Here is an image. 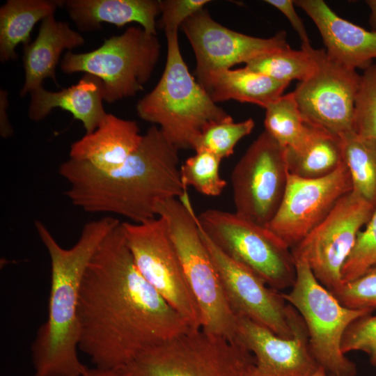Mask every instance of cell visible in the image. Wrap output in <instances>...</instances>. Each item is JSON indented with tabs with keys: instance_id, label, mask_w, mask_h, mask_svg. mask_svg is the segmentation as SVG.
Segmentation results:
<instances>
[{
	"instance_id": "6da1fadb",
	"label": "cell",
	"mask_w": 376,
	"mask_h": 376,
	"mask_svg": "<svg viewBox=\"0 0 376 376\" xmlns=\"http://www.w3.org/2000/svg\"><path fill=\"white\" fill-rule=\"evenodd\" d=\"M78 320L79 350L102 369H123L148 348L193 330L139 272L122 223L86 269Z\"/></svg>"
},
{
	"instance_id": "7a4b0ae2",
	"label": "cell",
	"mask_w": 376,
	"mask_h": 376,
	"mask_svg": "<svg viewBox=\"0 0 376 376\" xmlns=\"http://www.w3.org/2000/svg\"><path fill=\"white\" fill-rule=\"evenodd\" d=\"M178 150L152 125L137 149L120 166L102 171L71 159L58 173L69 184L64 192L71 203L89 213H109L142 224L156 218L157 205L180 198L183 185Z\"/></svg>"
},
{
	"instance_id": "3957f363",
	"label": "cell",
	"mask_w": 376,
	"mask_h": 376,
	"mask_svg": "<svg viewBox=\"0 0 376 376\" xmlns=\"http://www.w3.org/2000/svg\"><path fill=\"white\" fill-rule=\"evenodd\" d=\"M121 222L105 216L87 222L77 242L63 248L47 227L35 221L37 233L51 262L48 314L31 345L32 376H77L88 367L78 357V306L86 269L107 236Z\"/></svg>"
},
{
	"instance_id": "277c9868",
	"label": "cell",
	"mask_w": 376,
	"mask_h": 376,
	"mask_svg": "<svg viewBox=\"0 0 376 376\" xmlns=\"http://www.w3.org/2000/svg\"><path fill=\"white\" fill-rule=\"evenodd\" d=\"M166 65L155 87L136 104L138 116L159 125L178 150H194L203 131L231 116L214 103L190 73L180 52L178 31L165 32Z\"/></svg>"
},
{
	"instance_id": "5b68a950",
	"label": "cell",
	"mask_w": 376,
	"mask_h": 376,
	"mask_svg": "<svg viewBox=\"0 0 376 376\" xmlns=\"http://www.w3.org/2000/svg\"><path fill=\"white\" fill-rule=\"evenodd\" d=\"M156 213L166 221L185 279L201 313V329L237 343V316L228 302L203 242L187 191L180 198L159 203Z\"/></svg>"
},
{
	"instance_id": "8992f818",
	"label": "cell",
	"mask_w": 376,
	"mask_h": 376,
	"mask_svg": "<svg viewBox=\"0 0 376 376\" xmlns=\"http://www.w3.org/2000/svg\"><path fill=\"white\" fill-rule=\"evenodd\" d=\"M253 354L202 329L152 346L123 368L127 376H251Z\"/></svg>"
},
{
	"instance_id": "52a82bcc",
	"label": "cell",
	"mask_w": 376,
	"mask_h": 376,
	"mask_svg": "<svg viewBox=\"0 0 376 376\" xmlns=\"http://www.w3.org/2000/svg\"><path fill=\"white\" fill-rule=\"evenodd\" d=\"M161 53L154 35L130 26L120 35L105 39L97 49L84 53L67 51L61 62L66 74L85 72L99 78L103 100L112 104L134 96L150 80Z\"/></svg>"
},
{
	"instance_id": "ba28073f",
	"label": "cell",
	"mask_w": 376,
	"mask_h": 376,
	"mask_svg": "<svg viewBox=\"0 0 376 376\" xmlns=\"http://www.w3.org/2000/svg\"><path fill=\"white\" fill-rule=\"evenodd\" d=\"M295 261V283L281 295L302 318L313 357L331 375L355 376L357 366L343 352L342 340L352 322L373 311L343 306L317 280L305 260Z\"/></svg>"
},
{
	"instance_id": "9c48e42d",
	"label": "cell",
	"mask_w": 376,
	"mask_h": 376,
	"mask_svg": "<svg viewBox=\"0 0 376 376\" xmlns=\"http://www.w3.org/2000/svg\"><path fill=\"white\" fill-rule=\"evenodd\" d=\"M210 239L228 257L243 265L271 288H291L296 278L291 249L267 226L234 212L207 209L196 215Z\"/></svg>"
},
{
	"instance_id": "30bf717a",
	"label": "cell",
	"mask_w": 376,
	"mask_h": 376,
	"mask_svg": "<svg viewBox=\"0 0 376 376\" xmlns=\"http://www.w3.org/2000/svg\"><path fill=\"white\" fill-rule=\"evenodd\" d=\"M134 262L143 278L188 323L201 329L198 306L188 286L164 219L122 223Z\"/></svg>"
},
{
	"instance_id": "8fae6325",
	"label": "cell",
	"mask_w": 376,
	"mask_h": 376,
	"mask_svg": "<svg viewBox=\"0 0 376 376\" xmlns=\"http://www.w3.org/2000/svg\"><path fill=\"white\" fill-rule=\"evenodd\" d=\"M288 177L286 148L263 131L232 171L235 212L267 226L281 205Z\"/></svg>"
},
{
	"instance_id": "7c38bea8",
	"label": "cell",
	"mask_w": 376,
	"mask_h": 376,
	"mask_svg": "<svg viewBox=\"0 0 376 376\" xmlns=\"http://www.w3.org/2000/svg\"><path fill=\"white\" fill-rule=\"evenodd\" d=\"M375 207L352 191L347 193L324 220L291 249L294 259L305 260L317 280L329 291L338 288L357 236Z\"/></svg>"
},
{
	"instance_id": "4fadbf2b",
	"label": "cell",
	"mask_w": 376,
	"mask_h": 376,
	"mask_svg": "<svg viewBox=\"0 0 376 376\" xmlns=\"http://www.w3.org/2000/svg\"><path fill=\"white\" fill-rule=\"evenodd\" d=\"M301 47L308 49L315 63L313 73L292 91L305 121L340 136L352 132L361 75L331 59L324 49L311 45Z\"/></svg>"
},
{
	"instance_id": "5bb4252c",
	"label": "cell",
	"mask_w": 376,
	"mask_h": 376,
	"mask_svg": "<svg viewBox=\"0 0 376 376\" xmlns=\"http://www.w3.org/2000/svg\"><path fill=\"white\" fill-rule=\"evenodd\" d=\"M352 190L351 177L345 162L320 178L305 179L289 174L281 205L267 227L292 249Z\"/></svg>"
},
{
	"instance_id": "9a60e30c",
	"label": "cell",
	"mask_w": 376,
	"mask_h": 376,
	"mask_svg": "<svg viewBox=\"0 0 376 376\" xmlns=\"http://www.w3.org/2000/svg\"><path fill=\"white\" fill-rule=\"evenodd\" d=\"M198 226L226 297L235 315L247 318L281 338L292 337L290 305L284 300L281 292L271 288L251 271L228 257L198 223Z\"/></svg>"
},
{
	"instance_id": "2e32d148",
	"label": "cell",
	"mask_w": 376,
	"mask_h": 376,
	"mask_svg": "<svg viewBox=\"0 0 376 376\" xmlns=\"http://www.w3.org/2000/svg\"><path fill=\"white\" fill-rule=\"evenodd\" d=\"M181 27L195 54L197 79L212 71L246 64L288 45L284 31L266 38L246 35L218 23L205 8L189 17Z\"/></svg>"
},
{
	"instance_id": "e0dca14e",
	"label": "cell",
	"mask_w": 376,
	"mask_h": 376,
	"mask_svg": "<svg viewBox=\"0 0 376 376\" xmlns=\"http://www.w3.org/2000/svg\"><path fill=\"white\" fill-rule=\"evenodd\" d=\"M290 318L293 335L284 338L247 318L237 315L236 342L255 358L251 376H310L318 369L310 349L305 323L291 305Z\"/></svg>"
},
{
	"instance_id": "ac0fdd59",
	"label": "cell",
	"mask_w": 376,
	"mask_h": 376,
	"mask_svg": "<svg viewBox=\"0 0 376 376\" xmlns=\"http://www.w3.org/2000/svg\"><path fill=\"white\" fill-rule=\"evenodd\" d=\"M295 4L313 20L331 59L354 70H363L373 64L376 32L340 17L323 0H297Z\"/></svg>"
},
{
	"instance_id": "d6986e66",
	"label": "cell",
	"mask_w": 376,
	"mask_h": 376,
	"mask_svg": "<svg viewBox=\"0 0 376 376\" xmlns=\"http://www.w3.org/2000/svg\"><path fill=\"white\" fill-rule=\"evenodd\" d=\"M142 136L135 121L107 113L93 132L71 144L69 157L100 170L113 169L137 149Z\"/></svg>"
},
{
	"instance_id": "ffe728a7",
	"label": "cell",
	"mask_w": 376,
	"mask_h": 376,
	"mask_svg": "<svg viewBox=\"0 0 376 376\" xmlns=\"http://www.w3.org/2000/svg\"><path fill=\"white\" fill-rule=\"evenodd\" d=\"M30 94L28 116L33 121L43 120L52 109L58 108L81 121L86 134H89L107 114L103 107L102 81L91 75L85 74L77 84L61 91H49L41 86Z\"/></svg>"
},
{
	"instance_id": "44dd1931",
	"label": "cell",
	"mask_w": 376,
	"mask_h": 376,
	"mask_svg": "<svg viewBox=\"0 0 376 376\" xmlns=\"http://www.w3.org/2000/svg\"><path fill=\"white\" fill-rule=\"evenodd\" d=\"M83 36L67 22L56 20L54 15L41 21L36 38L24 47V82L21 97L42 86L43 81L51 78L54 82L56 68L64 50L84 45Z\"/></svg>"
},
{
	"instance_id": "7402d4cb",
	"label": "cell",
	"mask_w": 376,
	"mask_h": 376,
	"mask_svg": "<svg viewBox=\"0 0 376 376\" xmlns=\"http://www.w3.org/2000/svg\"><path fill=\"white\" fill-rule=\"evenodd\" d=\"M80 31H94L103 23L118 27L136 22L157 35L156 18L160 15L156 0H63V6Z\"/></svg>"
},
{
	"instance_id": "603a6c76",
	"label": "cell",
	"mask_w": 376,
	"mask_h": 376,
	"mask_svg": "<svg viewBox=\"0 0 376 376\" xmlns=\"http://www.w3.org/2000/svg\"><path fill=\"white\" fill-rule=\"evenodd\" d=\"M197 81L216 104L234 100L264 109L282 96L290 84L245 66L212 71Z\"/></svg>"
},
{
	"instance_id": "cb8c5ba5",
	"label": "cell",
	"mask_w": 376,
	"mask_h": 376,
	"mask_svg": "<svg viewBox=\"0 0 376 376\" xmlns=\"http://www.w3.org/2000/svg\"><path fill=\"white\" fill-rule=\"evenodd\" d=\"M286 162L290 175L305 179L325 177L345 162L342 139L310 125L304 141L296 148H286Z\"/></svg>"
},
{
	"instance_id": "d4e9b609",
	"label": "cell",
	"mask_w": 376,
	"mask_h": 376,
	"mask_svg": "<svg viewBox=\"0 0 376 376\" xmlns=\"http://www.w3.org/2000/svg\"><path fill=\"white\" fill-rule=\"evenodd\" d=\"M61 0H8L0 8V60L7 62L17 58L16 47L30 42L36 24L54 15Z\"/></svg>"
},
{
	"instance_id": "484cf974",
	"label": "cell",
	"mask_w": 376,
	"mask_h": 376,
	"mask_svg": "<svg viewBox=\"0 0 376 376\" xmlns=\"http://www.w3.org/2000/svg\"><path fill=\"white\" fill-rule=\"evenodd\" d=\"M340 137L352 191L376 206V143L353 131Z\"/></svg>"
},
{
	"instance_id": "4316f807",
	"label": "cell",
	"mask_w": 376,
	"mask_h": 376,
	"mask_svg": "<svg viewBox=\"0 0 376 376\" xmlns=\"http://www.w3.org/2000/svg\"><path fill=\"white\" fill-rule=\"evenodd\" d=\"M264 124L265 130L287 149L299 146L310 130L292 92L283 95L265 109Z\"/></svg>"
},
{
	"instance_id": "83f0119b",
	"label": "cell",
	"mask_w": 376,
	"mask_h": 376,
	"mask_svg": "<svg viewBox=\"0 0 376 376\" xmlns=\"http://www.w3.org/2000/svg\"><path fill=\"white\" fill-rule=\"evenodd\" d=\"M245 67L290 84L293 80L300 82L308 78L314 71L315 63L307 49L295 50L288 45L250 61Z\"/></svg>"
},
{
	"instance_id": "f1b7e54d",
	"label": "cell",
	"mask_w": 376,
	"mask_h": 376,
	"mask_svg": "<svg viewBox=\"0 0 376 376\" xmlns=\"http://www.w3.org/2000/svg\"><path fill=\"white\" fill-rule=\"evenodd\" d=\"M221 160L207 150H195V154L180 166V177L185 187H193L205 196H219L226 185V180L219 174Z\"/></svg>"
},
{
	"instance_id": "f546056e",
	"label": "cell",
	"mask_w": 376,
	"mask_h": 376,
	"mask_svg": "<svg viewBox=\"0 0 376 376\" xmlns=\"http://www.w3.org/2000/svg\"><path fill=\"white\" fill-rule=\"evenodd\" d=\"M255 127L252 118L235 123L233 118L209 125L200 135L194 151L207 150L221 159L234 152L237 143L251 133Z\"/></svg>"
},
{
	"instance_id": "4dcf8cb0",
	"label": "cell",
	"mask_w": 376,
	"mask_h": 376,
	"mask_svg": "<svg viewBox=\"0 0 376 376\" xmlns=\"http://www.w3.org/2000/svg\"><path fill=\"white\" fill-rule=\"evenodd\" d=\"M353 131L376 143V63L361 75L354 100Z\"/></svg>"
},
{
	"instance_id": "1f68e13d",
	"label": "cell",
	"mask_w": 376,
	"mask_h": 376,
	"mask_svg": "<svg viewBox=\"0 0 376 376\" xmlns=\"http://www.w3.org/2000/svg\"><path fill=\"white\" fill-rule=\"evenodd\" d=\"M374 265H376V207L367 224L359 232L343 266L342 283L355 279Z\"/></svg>"
},
{
	"instance_id": "d6a6232c",
	"label": "cell",
	"mask_w": 376,
	"mask_h": 376,
	"mask_svg": "<svg viewBox=\"0 0 376 376\" xmlns=\"http://www.w3.org/2000/svg\"><path fill=\"white\" fill-rule=\"evenodd\" d=\"M343 306L359 310L376 309V265L359 277L330 291Z\"/></svg>"
},
{
	"instance_id": "836d02e7",
	"label": "cell",
	"mask_w": 376,
	"mask_h": 376,
	"mask_svg": "<svg viewBox=\"0 0 376 376\" xmlns=\"http://www.w3.org/2000/svg\"><path fill=\"white\" fill-rule=\"evenodd\" d=\"M341 349L345 354L352 351L365 352L376 368V314L366 315L352 322L344 334Z\"/></svg>"
},
{
	"instance_id": "e575fe53",
	"label": "cell",
	"mask_w": 376,
	"mask_h": 376,
	"mask_svg": "<svg viewBox=\"0 0 376 376\" xmlns=\"http://www.w3.org/2000/svg\"><path fill=\"white\" fill-rule=\"evenodd\" d=\"M208 0H159L160 25L164 32H175L191 15L204 8Z\"/></svg>"
},
{
	"instance_id": "d590c367",
	"label": "cell",
	"mask_w": 376,
	"mask_h": 376,
	"mask_svg": "<svg viewBox=\"0 0 376 376\" xmlns=\"http://www.w3.org/2000/svg\"><path fill=\"white\" fill-rule=\"evenodd\" d=\"M267 3L279 10L290 22L294 30L298 34L301 47L311 45L306 29L303 22L295 8L293 0H266Z\"/></svg>"
},
{
	"instance_id": "8d00e7d4",
	"label": "cell",
	"mask_w": 376,
	"mask_h": 376,
	"mask_svg": "<svg viewBox=\"0 0 376 376\" xmlns=\"http://www.w3.org/2000/svg\"><path fill=\"white\" fill-rule=\"evenodd\" d=\"M8 107V92L1 89L0 91V133L3 138L10 137L13 130L9 122L7 113Z\"/></svg>"
},
{
	"instance_id": "74e56055",
	"label": "cell",
	"mask_w": 376,
	"mask_h": 376,
	"mask_svg": "<svg viewBox=\"0 0 376 376\" xmlns=\"http://www.w3.org/2000/svg\"><path fill=\"white\" fill-rule=\"evenodd\" d=\"M77 376H127V375L123 369H102L95 367L87 368L84 373Z\"/></svg>"
},
{
	"instance_id": "f35d334b",
	"label": "cell",
	"mask_w": 376,
	"mask_h": 376,
	"mask_svg": "<svg viewBox=\"0 0 376 376\" xmlns=\"http://www.w3.org/2000/svg\"><path fill=\"white\" fill-rule=\"evenodd\" d=\"M366 3L370 9L369 24L372 31L376 32V0H367Z\"/></svg>"
},
{
	"instance_id": "ab89813d",
	"label": "cell",
	"mask_w": 376,
	"mask_h": 376,
	"mask_svg": "<svg viewBox=\"0 0 376 376\" xmlns=\"http://www.w3.org/2000/svg\"><path fill=\"white\" fill-rule=\"evenodd\" d=\"M310 376H330V375L323 368L319 367L318 369Z\"/></svg>"
},
{
	"instance_id": "60d3db41",
	"label": "cell",
	"mask_w": 376,
	"mask_h": 376,
	"mask_svg": "<svg viewBox=\"0 0 376 376\" xmlns=\"http://www.w3.org/2000/svg\"><path fill=\"white\" fill-rule=\"evenodd\" d=\"M330 375V376H334V375Z\"/></svg>"
}]
</instances>
